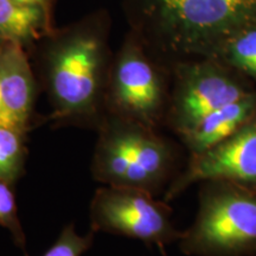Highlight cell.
I'll use <instances>...</instances> for the list:
<instances>
[{
    "label": "cell",
    "mask_w": 256,
    "mask_h": 256,
    "mask_svg": "<svg viewBox=\"0 0 256 256\" xmlns=\"http://www.w3.org/2000/svg\"><path fill=\"white\" fill-rule=\"evenodd\" d=\"M107 11L89 14L44 36L28 51L40 90L50 104L52 127L98 130L114 52Z\"/></svg>",
    "instance_id": "obj_1"
},
{
    "label": "cell",
    "mask_w": 256,
    "mask_h": 256,
    "mask_svg": "<svg viewBox=\"0 0 256 256\" xmlns=\"http://www.w3.org/2000/svg\"><path fill=\"white\" fill-rule=\"evenodd\" d=\"M130 30L168 68L216 60L226 43L256 28V0H122Z\"/></svg>",
    "instance_id": "obj_2"
},
{
    "label": "cell",
    "mask_w": 256,
    "mask_h": 256,
    "mask_svg": "<svg viewBox=\"0 0 256 256\" xmlns=\"http://www.w3.org/2000/svg\"><path fill=\"white\" fill-rule=\"evenodd\" d=\"M90 172L95 182L156 196L176 176L174 146L156 128L106 114L98 130Z\"/></svg>",
    "instance_id": "obj_3"
},
{
    "label": "cell",
    "mask_w": 256,
    "mask_h": 256,
    "mask_svg": "<svg viewBox=\"0 0 256 256\" xmlns=\"http://www.w3.org/2000/svg\"><path fill=\"white\" fill-rule=\"evenodd\" d=\"M179 247L194 256L256 255V190L226 180L202 183L196 218Z\"/></svg>",
    "instance_id": "obj_4"
},
{
    "label": "cell",
    "mask_w": 256,
    "mask_h": 256,
    "mask_svg": "<svg viewBox=\"0 0 256 256\" xmlns=\"http://www.w3.org/2000/svg\"><path fill=\"white\" fill-rule=\"evenodd\" d=\"M171 80V68L128 30L114 52L106 88V114L158 130L165 124Z\"/></svg>",
    "instance_id": "obj_5"
},
{
    "label": "cell",
    "mask_w": 256,
    "mask_h": 256,
    "mask_svg": "<svg viewBox=\"0 0 256 256\" xmlns=\"http://www.w3.org/2000/svg\"><path fill=\"white\" fill-rule=\"evenodd\" d=\"M171 70L165 124L178 136L191 130L211 112L252 92L238 78L235 70L217 60H185Z\"/></svg>",
    "instance_id": "obj_6"
},
{
    "label": "cell",
    "mask_w": 256,
    "mask_h": 256,
    "mask_svg": "<svg viewBox=\"0 0 256 256\" xmlns=\"http://www.w3.org/2000/svg\"><path fill=\"white\" fill-rule=\"evenodd\" d=\"M168 202L150 192L106 185L96 188L90 200V230L139 240L147 246L164 247L179 241L182 232L172 222Z\"/></svg>",
    "instance_id": "obj_7"
},
{
    "label": "cell",
    "mask_w": 256,
    "mask_h": 256,
    "mask_svg": "<svg viewBox=\"0 0 256 256\" xmlns=\"http://www.w3.org/2000/svg\"><path fill=\"white\" fill-rule=\"evenodd\" d=\"M206 180H226L256 190V114L228 139L188 156L164 192V200H174L191 185Z\"/></svg>",
    "instance_id": "obj_8"
},
{
    "label": "cell",
    "mask_w": 256,
    "mask_h": 256,
    "mask_svg": "<svg viewBox=\"0 0 256 256\" xmlns=\"http://www.w3.org/2000/svg\"><path fill=\"white\" fill-rule=\"evenodd\" d=\"M40 90L28 52L14 42L0 51V96L2 126L28 134L36 124V101Z\"/></svg>",
    "instance_id": "obj_9"
},
{
    "label": "cell",
    "mask_w": 256,
    "mask_h": 256,
    "mask_svg": "<svg viewBox=\"0 0 256 256\" xmlns=\"http://www.w3.org/2000/svg\"><path fill=\"white\" fill-rule=\"evenodd\" d=\"M256 114V92L211 112L180 138L190 156L206 151L222 142L248 124Z\"/></svg>",
    "instance_id": "obj_10"
},
{
    "label": "cell",
    "mask_w": 256,
    "mask_h": 256,
    "mask_svg": "<svg viewBox=\"0 0 256 256\" xmlns=\"http://www.w3.org/2000/svg\"><path fill=\"white\" fill-rule=\"evenodd\" d=\"M55 28L54 14L14 0H0V37L30 51Z\"/></svg>",
    "instance_id": "obj_11"
},
{
    "label": "cell",
    "mask_w": 256,
    "mask_h": 256,
    "mask_svg": "<svg viewBox=\"0 0 256 256\" xmlns=\"http://www.w3.org/2000/svg\"><path fill=\"white\" fill-rule=\"evenodd\" d=\"M26 134L0 126V178L16 184L25 174L28 159Z\"/></svg>",
    "instance_id": "obj_12"
},
{
    "label": "cell",
    "mask_w": 256,
    "mask_h": 256,
    "mask_svg": "<svg viewBox=\"0 0 256 256\" xmlns=\"http://www.w3.org/2000/svg\"><path fill=\"white\" fill-rule=\"evenodd\" d=\"M216 60L235 72L256 78V28L243 31L232 38Z\"/></svg>",
    "instance_id": "obj_13"
},
{
    "label": "cell",
    "mask_w": 256,
    "mask_h": 256,
    "mask_svg": "<svg viewBox=\"0 0 256 256\" xmlns=\"http://www.w3.org/2000/svg\"><path fill=\"white\" fill-rule=\"evenodd\" d=\"M14 185L0 178V226L11 232L16 244L26 254V238L18 217Z\"/></svg>",
    "instance_id": "obj_14"
},
{
    "label": "cell",
    "mask_w": 256,
    "mask_h": 256,
    "mask_svg": "<svg viewBox=\"0 0 256 256\" xmlns=\"http://www.w3.org/2000/svg\"><path fill=\"white\" fill-rule=\"evenodd\" d=\"M94 232H89L87 235L81 236L76 232L75 224L69 223L60 232L51 247L42 256H82L94 241Z\"/></svg>",
    "instance_id": "obj_15"
},
{
    "label": "cell",
    "mask_w": 256,
    "mask_h": 256,
    "mask_svg": "<svg viewBox=\"0 0 256 256\" xmlns=\"http://www.w3.org/2000/svg\"><path fill=\"white\" fill-rule=\"evenodd\" d=\"M14 2L20 5L42 8L46 11L48 14H54V8H55L56 0H14Z\"/></svg>",
    "instance_id": "obj_16"
},
{
    "label": "cell",
    "mask_w": 256,
    "mask_h": 256,
    "mask_svg": "<svg viewBox=\"0 0 256 256\" xmlns=\"http://www.w3.org/2000/svg\"><path fill=\"white\" fill-rule=\"evenodd\" d=\"M0 126H2V96H0Z\"/></svg>",
    "instance_id": "obj_17"
},
{
    "label": "cell",
    "mask_w": 256,
    "mask_h": 256,
    "mask_svg": "<svg viewBox=\"0 0 256 256\" xmlns=\"http://www.w3.org/2000/svg\"><path fill=\"white\" fill-rule=\"evenodd\" d=\"M5 40H2V37H0V51H2V46H4V43H5Z\"/></svg>",
    "instance_id": "obj_18"
}]
</instances>
